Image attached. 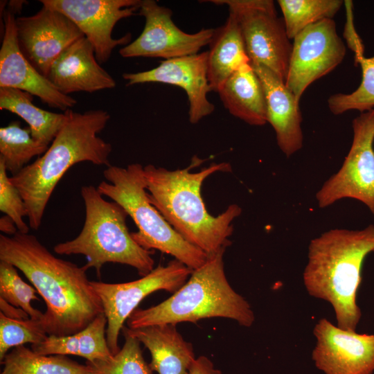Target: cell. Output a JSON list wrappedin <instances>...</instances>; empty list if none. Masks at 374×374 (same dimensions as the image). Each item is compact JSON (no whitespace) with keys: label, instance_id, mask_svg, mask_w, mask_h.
<instances>
[{"label":"cell","instance_id":"obj_1","mask_svg":"<svg viewBox=\"0 0 374 374\" xmlns=\"http://www.w3.org/2000/svg\"><path fill=\"white\" fill-rule=\"evenodd\" d=\"M0 260L21 271L44 299L48 335L75 334L104 313L83 266L56 257L34 235L1 234Z\"/></svg>","mask_w":374,"mask_h":374},{"label":"cell","instance_id":"obj_2","mask_svg":"<svg viewBox=\"0 0 374 374\" xmlns=\"http://www.w3.org/2000/svg\"><path fill=\"white\" fill-rule=\"evenodd\" d=\"M65 113L66 121L47 150L10 177L26 206L28 225L36 231L55 188L71 166L84 161L111 166L112 146L98 136L109 121V114L102 109L77 112L71 109Z\"/></svg>","mask_w":374,"mask_h":374},{"label":"cell","instance_id":"obj_3","mask_svg":"<svg viewBox=\"0 0 374 374\" xmlns=\"http://www.w3.org/2000/svg\"><path fill=\"white\" fill-rule=\"evenodd\" d=\"M230 170L227 163H212L194 173L189 168L169 170L152 164L144 166L150 203L183 238L208 256L231 244L232 223L242 209L233 204L217 216L211 215L201 196V186L211 175Z\"/></svg>","mask_w":374,"mask_h":374},{"label":"cell","instance_id":"obj_4","mask_svg":"<svg viewBox=\"0 0 374 374\" xmlns=\"http://www.w3.org/2000/svg\"><path fill=\"white\" fill-rule=\"evenodd\" d=\"M374 251V225L362 230L333 229L312 239L304 269V285L310 295L328 302L337 326L355 331L361 318L357 305L364 260Z\"/></svg>","mask_w":374,"mask_h":374},{"label":"cell","instance_id":"obj_5","mask_svg":"<svg viewBox=\"0 0 374 374\" xmlns=\"http://www.w3.org/2000/svg\"><path fill=\"white\" fill-rule=\"evenodd\" d=\"M226 249L208 256L205 263L193 270L187 281L163 302L136 308L127 320L130 329L182 322L197 323L203 319L226 318L250 327L255 321L248 301L229 284L224 271Z\"/></svg>","mask_w":374,"mask_h":374},{"label":"cell","instance_id":"obj_6","mask_svg":"<svg viewBox=\"0 0 374 374\" xmlns=\"http://www.w3.org/2000/svg\"><path fill=\"white\" fill-rule=\"evenodd\" d=\"M80 195L85 218L80 233L73 239L57 243L53 247L60 255H83V267L94 268L100 276L107 262L120 263L135 268L141 276L149 274L154 261L152 251L139 245L130 233L127 213L115 202H108L93 185L82 186Z\"/></svg>","mask_w":374,"mask_h":374},{"label":"cell","instance_id":"obj_7","mask_svg":"<svg viewBox=\"0 0 374 374\" xmlns=\"http://www.w3.org/2000/svg\"><path fill=\"white\" fill-rule=\"evenodd\" d=\"M103 176L105 181L98 184V190L122 206L133 220L138 231L131 235L139 245L171 255L193 270L205 263L208 256L183 238L150 203L141 164L126 168L111 165Z\"/></svg>","mask_w":374,"mask_h":374},{"label":"cell","instance_id":"obj_8","mask_svg":"<svg viewBox=\"0 0 374 374\" xmlns=\"http://www.w3.org/2000/svg\"><path fill=\"white\" fill-rule=\"evenodd\" d=\"M238 19L251 64L263 65L285 82L292 44L271 0H214Z\"/></svg>","mask_w":374,"mask_h":374},{"label":"cell","instance_id":"obj_9","mask_svg":"<svg viewBox=\"0 0 374 374\" xmlns=\"http://www.w3.org/2000/svg\"><path fill=\"white\" fill-rule=\"evenodd\" d=\"M193 269L175 259L158 265L141 278L125 283L91 281L107 320L106 337L112 355L119 350L118 337L131 314L148 295L159 290L174 293L189 278Z\"/></svg>","mask_w":374,"mask_h":374},{"label":"cell","instance_id":"obj_10","mask_svg":"<svg viewBox=\"0 0 374 374\" xmlns=\"http://www.w3.org/2000/svg\"><path fill=\"white\" fill-rule=\"evenodd\" d=\"M353 141L339 170L316 194L319 208L350 198L365 204L374 216V109L352 122Z\"/></svg>","mask_w":374,"mask_h":374},{"label":"cell","instance_id":"obj_11","mask_svg":"<svg viewBox=\"0 0 374 374\" xmlns=\"http://www.w3.org/2000/svg\"><path fill=\"white\" fill-rule=\"evenodd\" d=\"M293 40L285 83L300 101L312 82L331 72L343 61L346 46L332 19L310 25Z\"/></svg>","mask_w":374,"mask_h":374},{"label":"cell","instance_id":"obj_12","mask_svg":"<svg viewBox=\"0 0 374 374\" xmlns=\"http://www.w3.org/2000/svg\"><path fill=\"white\" fill-rule=\"evenodd\" d=\"M139 14L145 18L141 35L119 50L123 57H161L170 60L198 53L209 45L214 29H202L187 33L179 29L172 19V12L154 0H143Z\"/></svg>","mask_w":374,"mask_h":374},{"label":"cell","instance_id":"obj_13","mask_svg":"<svg viewBox=\"0 0 374 374\" xmlns=\"http://www.w3.org/2000/svg\"><path fill=\"white\" fill-rule=\"evenodd\" d=\"M42 5L69 18L92 44L99 63L107 62L117 46L128 44L131 34L112 37L118 21L139 9L141 0H40Z\"/></svg>","mask_w":374,"mask_h":374},{"label":"cell","instance_id":"obj_14","mask_svg":"<svg viewBox=\"0 0 374 374\" xmlns=\"http://www.w3.org/2000/svg\"><path fill=\"white\" fill-rule=\"evenodd\" d=\"M16 26L21 51L46 78L61 53L84 37L66 15L43 5L33 15L17 17Z\"/></svg>","mask_w":374,"mask_h":374},{"label":"cell","instance_id":"obj_15","mask_svg":"<svg viewBox=\"0 0 374 374\" xmlns=\"http://www.w3.org/2000/svg\"><path fill=\"white\" fill-rule=\"evenodd\" d=\"M315 366L325 374H372L374 334H357L335 326L326 319L315 325Z\"/></svg>","mask_w":374,"mask_h":374},{"label":"cell","instance_id":"obj_16","mask_svg":"<svg viewBox=\"0 0 374 374\" xmlns=\"http://www.w3.org/2000/svg\"><path fill=\"white\" fill-rule=\"evenodd\" d=\"M15 12L3 11V35L0 49V87L19 89L38 97L51 107L65 112L77 100L57 89L21 51L17 40Z\"/></svg>","mask_w":374,"mask_h":374},{"label":"cell","instance_id":"obj_17","mask_svg":"<svg viewBox=\"0 0 374 374\" xmlns=\"http://www.w3.org/2000/svg\"><path fill=\"white\" fill-rule=\"evenodd\" d=\"M208 51L164 60L154 69L138 73H125L127 86L148 82L168 84L182 88L188 103L189 121L197 123L215 110L207 97L211 91L207 73Z\"/></svg>","mask_w":374,"mask_h":374},{"label":"cell","instance_id":"obj_18","mask_svg":"<svg viewBox=\"0 0 374 374\" xmlns=\"http://www.w3.org/2000/svg\"><path fill=\"white\" fill-rule=\"evenodd\" d=\"M265 91L267 123L273 127L277 144L286 157L303 147L302 116L299 100L276 73L263 65L251 64Z\"/></svg>","mask_w":374,"mask_h":374},{"label":"cell","instance_id":"obj_19","mask_svg":"<svg viewBox=\"0 0 374 374\" xmlns=\"http://www.w3.org/2000/svg\"><path fill=\"white\" fill-rule=\"evenodd\" d=\"M47 78L61 92L93 93L116 87L98 62L92 44L82 37L69 46L52 65Z\"/></svg>","mask_w":374,"mask_h":374},{"label":"cell","instance_id":"obj_20","mask_svg":"<svg viewBox=\"0 0 374 374\" xmlns=\"http://www.w3.org/2000/svg\"><path fill=\"white\" fill-rule=\"evenodd\" d=\"M122 331L136 337L150 353L149 364L158 374H189L195 361L193 346L186 341L176 325L161 324Z\"/></svg>","mask_w":374,"mask_h":374},{"label":"cell","instance_id":"obj_21","mask_svg":"<svg viewBox=\"0 0 374 374\" xmlns=\"http://www.w3.org/2000/svg\"><path fill=\"white\" fill-rule=\"evenodd\" d=\"M208 51L207 73L211 91L218 92L231 75L251 64L240 26L229 11L225 23L214 29Z\"/></svg>","mask_w":374,"mask_h":374},{"label":"cell","instance_id":"obj_22","mask_svg":"<svg viewBox=\"0 0 374 374\" xmlns=\"http://www.w3.org/2000/svg\"><path fill=\"white\" fill-rule=\"evenodd\" d=\"M217 93L224 107L235 117L251 125L267 123L265 91L251 64L231 75Z\"/></svg>","mask_w":374,"mask_h":374},{"label":"cell","instance_id":"obj_23","mask_svg":"<svg viewBox=\"0 0 374 374\" xmlns=\"http://www.w3.org/2000/svg\"><path fill=\"white\" fill-rule=\"evenodd\" d=\"M107 326L103 313L80 332L64 337L48 335L42 342L31 345V349L40 355H71L89 362L107 359L113 355L107 341Z\"/></svg>","mask_w":374,"mask_h":374},{"label":"cell","instance_id":"obj_24","mask_svg":"<svg viewBox=\"0 0 374 374\" xmlns=\"http://www.w3.org/2000/svg\"><path fill=\"white\" fill-rule=\"evenodd\" d=\"M0 109L18 115L28 125L32 137L49 146L66 119L63 114L42 109L33 103V95L17 89L0 87Z\"/></svg>","mask_w":374,"mask_h":374},{"label":"cell","instance_id":"obj_25","mask_svg":"<svg viewBox=\"0 0 374 374\" xmlns=\"http://www.w3.org/2000/svg\"><path fill=\"white\" fill-rule=\"evenodd\" d=\"M1 364L0 374H98L90 365L82 364L66 355H46L19 346L12 348Z\"/></svg>","mask_w":374,"mask_h":374},{"label":"cell","instance_id":"obj_26","mask_svg":"<svg viewBox=\"0 0 374 374\" xmlns=\"http://www.w3.org/2000/svg\"><path fill=\"white\" fill-rule=\"evenodd\" d=\"M49 146L35 140L29 128L13 121L0 128V159L12 176L21 171L35 156L42 155Z\"/></svg>","mask_w":374,"mask_h":374},{"label":"cell","instance_id":"obj_27","mask_svg":"<svg viewBox=\"0 0 374 374\" xmlns=\"http://www.w3.org/2000/svg\"><path fill=\"white\" fill-rule=\"evenodd\" d=\"M286 33L293 39L304 28L332 17L340 10L342 0H278Z\"/></svg>","mask_w":374,"mask_h":374},{"label":"cell","instance_id":"obj_28","mask_svg":"<svg viewBox=\"0 0 374 374\" xmlns=\"http://www.w3.org/2000/svg\"><path fill=\"white\" fill-rule=\"evenodd\" d=\"M355 62L361 66V83L352 93H338L330 96L328 106L335 115L350 110H357L363 113L374 109V56H362L355 60Z\"/></svg>","mask_w":374,"mask_h":374},{"label":"cell","instance_id":"obj_29","mask_svg":"<svg viewBox=\"0 0 374 374\" xmlns=\"http://www.w3.org/2000/svg\"><path fill=\"white\" fill-rule=\"evenodd\" d=\"M125 337L123 347L116 354L105 359L86 361L98 374H152L150 364L143 357L141 342L122 331Z\"/></svg>","mask_w":374,"mask_h":374},{"label":"cell","instance_id":"obj_30","mask_svg":"<svg viewBox=\"0 0 374 374\" xmlns=\"http://www.w3.org/2000/svg\"><path fill=\"white\" fill-rule=\"evenodd\" d=\"M37 291L26 283L12 264L0 260V298L25 311L30 319L41 320L44 312L35 309L32 301L39 300Z\"/></svg>","mask_w":374,"mask_h":374},{"label":"cell","instance_id":"obj_31","mask_svg":"<svg viewBox=\"0 0 374 374\" xmlns=\"http://www.w3.org/2000/svg\"><path fill=\"white\" fill-rule=\"evenodd\" d=\"M48 337L41 320L15 319L0 312V361L11 348L37 344Z\"/></svg>","mask_w":374,"mask_h":374},{"label":"cell","instance_id":"obj_32","mask_svg":"<svg viewBox=\"0 0 374 374\" xmlns=\"http://www.w3.org/2000/svg\"><path fill=\"white\" fill-rule=\"evenodd\" d=\"M0 211L13 220L18 232L28 233L30 226L24 221V217H28L26 206L19 190L11 182L1 159H0Z\"/></svg>","mask_w":374,"mask_h":374},{"label":"cell","instance_id":"obj_33","mask_svg":"<svg viewBox=\"0 0 374 374\" xmlns=\"http://www.w3.org/2000/svg\"><path fill=\"white\" fill-rule=\"evenodd\" d=\"M189 374H222L220 370L215 368L212 361L206 356L201 355L192 364Z\"/></svg>","mask_w":374,"mask_h":374},{"label":"cell","instance_id":"obj_34","mask_svg":"<svg viewBox=\"0 0 374 374\" xmlns=\"http://www.w3.org/2000/svg\"><path fill=\"white\" fill-rule=\"evenodd\" d=\"M0 312L6 317L15 319H28L29 315L22 309L13 306L0 298Z\"/></svg>","mask_w":374,"mask_h":374},{"label":"cell","instance_id":"obj_35","mask_svg":"<svg viewBox=\"0 0 374 374\" xmlns=\"http://www.w3.org/2000/svg\"><path fill=\"white\" fill-rule=\"evenodd\" d=\"M0 231L8 236L13 235L18 231L13 220L6 215L0 218Z\"/></svg>","mask_w":374,"mask_h":374}]
</instances>
